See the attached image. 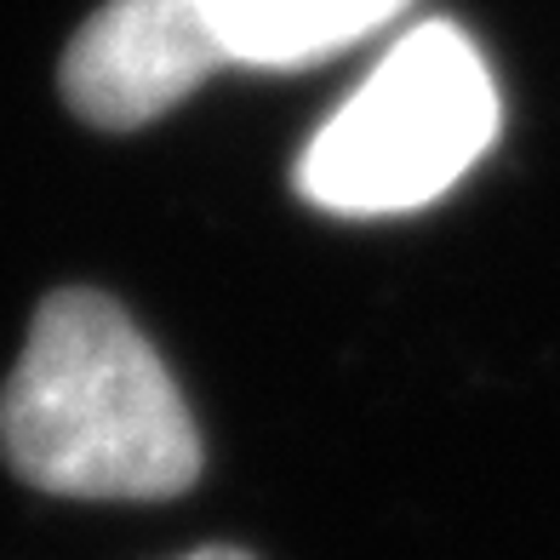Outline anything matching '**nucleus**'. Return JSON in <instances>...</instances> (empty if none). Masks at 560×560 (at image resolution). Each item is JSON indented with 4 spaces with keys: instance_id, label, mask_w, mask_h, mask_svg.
Here are the masks:
<instances>
[{
    "instance_id": "f257e3e1",
    "label": "nucleus",
    "mask_w": 560,
    "mask_h": 560,
    "mask_svg": "<svg viewBox=\"0 0 560 560\" xmlns=\"http://www.w3.org/2000/svg\"><path fill=\"white\" fill-rule=\"evenodd\" d=\"M0 446L52 498H177L200 475L189 400L104 292H52L0 395Z\"/></svg>"
},
{
    "instance_id": "f03ea898",
    "label": "nucleus",
    "mask_w": 560,
    "mask_h": 560,
    "mask_svg": "<svg viewBox=\"0 0 560 560\" xmlns=\"http://www.w3.org/2000/svg\"><path fill=\"white\" fill-rule=\"evenodd\" d=\"M498 86L475 40L446 18L406 30L349 104L310 138L298 195L343 218L441 200L498 138Z\"/></svg>"
},
{
    "instance_id": "7ed1b4c3",
    "label": "nucleus",
    "mask_w": 560,
    "mask_h": 560,
    "mask_svg": "<svg viewBox=\"0 0 560 560\" xmlns=\"http://www.w3.org/2000/svg\"><path fill=\"white\" fill-rule=\"evenodd\" d=\"M223 63L200 0H104L63 52V97L104 132H132L177 109Z\"/></svg>"
},
{
    "instance_id": "20e7f679",
    "label": "nucleus",
    "mask_w": 560,
    "mask_h": 560,
    "mask_svg": "<svg viewBox=\"0 0 560 560\" xmlns=\"http://www.w3.org/2000/svg\"><path fill=\"white\" fill-rule=\"evenodd\" d=\"M412 0H200L229 63L303 69L395 23Z\"/></svg>"
},
{
    "instance_id": "39448f33",
    "label": "nucleus",
    "mask_w": 560,
    "mask_h": 560,
    "mask_svg": "<svg viewBox=\"0 0 560 560\" xmlns=\"http://www.w3.org/2000/svg\"><path fill=\"white\" fill-rule=\"evenodd\" d=\"M184 560H252L246 549H195V555H184Z\"/></svg>"
}]
</instances>
